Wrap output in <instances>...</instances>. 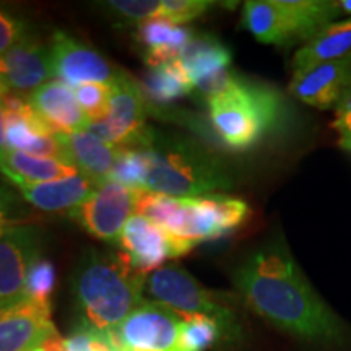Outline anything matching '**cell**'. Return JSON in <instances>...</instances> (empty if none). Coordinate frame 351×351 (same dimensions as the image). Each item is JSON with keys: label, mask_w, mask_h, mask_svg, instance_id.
Returning <instances> with one entry per match:
<instances>
[{"label": "cell", "mask_w": 351, "mask_h": 351, "mask_svg": "<svg viewBox=\"0 0 351 351\" xmlns=\"http://www.w3.org/2000/svg\"><path fill=\"white\" fill-rule=\"evenodd\" d=\"M254 313L320 348L346 345L348 333L298 265L282 234L267 239L232 274Z\"/></svg>", "instance_id": "obj_1"}, {"label": "cell", "mask_w": 351, "mask_h": 351, "mask_svg": "<svg viewBox=\"0 0 351 351\" xmlns=\"http://www.w3.org/2000/svg\"><path fill=\"white\" fill-rule=\"evenodd\" d=\"M147 275L130 265L124 254L88 249L72 276L82 324L109 332L142 304Z\"/></svg>", "instance_id": "obj_2"}, {"label": "cell", "mask_w": 351, "mask_h": 351, "mask_svg": "<svg viewBox=\"0 0 351 351\" xmlns=\"http://www.w3.org/2000/svg\"><path fill=\"white\" fill-rule=\"evenodd\" d=\"M142 150L148 163L143 191L171 197H200L226 191L234 184L221 160L191 137L152 129Z\"/></svg>", "instance_id": "obj_3"}, {"label": "cell", "mask_w": 351, "mask_h": 351, "mask_svg": "<svg viewBox=\"0 0 351 351\" xmlns=\"http://www.w3.org/2000/svg\"><path fill=\"white\" fill-rule=\"evenodd\" d=\"M135 215L150 218L194 249L238 230L247 221L251 208L243 199L225 194L171 197L135 191Z\"/></svg>", "instance_id": "obj_4"}, {"label": "cell", "mask_w": 351, "mask_h": 351, "mask_svg": "<svg viewBox=\"0 0 351 351\" xmlns=\"http://www.w3.org/2000/svg\"><path fill=\"white\" fill-rule=\"evenodd\" d=\"M215 137L231 152L251 150L280 124L283 99L275 88L238 77L225 93L207 101Z\"/></svg>", "instance_id": "obj_5"}, {"label": "cell", "mask_w": 351, "mask_h": 351, "mask_svg": "<svg viewBox=\"0 0 351 351\" xmlns=\"http://www.w3.org/2000/svg\"><path fill=\"white\" fill-rule=\"evenodd\" d=\"M145 289L153 301L161 302L181 317L205 315L221 324L225 333H232L236 317L228 302L218 293L210 291L181 265H163L147 276Z\"/></svg>", "instance_id": "obj_6"}, {"label": "cell", "mask_w": 351, "mask_h": 351, "mask_svg": "<svg viewBox=\"0 0 351 351\" xmlns=\"http://www.w3.org/2000/svg\"><path fill=\"white\" fill-rule=\"evenodd\" d=\"M150 104L145 98L142 86L122 72L112 83V98L108 116L93 122L88 130L96 137L117 148H142L150 134L147 114Z\"/></svg>", "instance_id": "obj_7"}, {"label": "cell", "mask_w": 351, "mask_h": 351, "mask_svg": "<svg viewBox=\"0 0 351 351\" xmlns=\"http://www.w3.org/2000/svg\"><path fill=\"white\" fill-rule=\"evenodd\" d=\"M182 320L161 302L143 301L109 332L119 351H181Z\"/></svg>", "instance_id": "obj_8"}, {"label": "cell", "mask_w": 351, "mask_h": 351, "mask_svg": "<svg viewBox=\"0 0 351 351\" xmlns=\"http://www.w3.org/2000/svg\"><path fill=\"white\" fill-rule=\"evenodd\" d=\"M69 215L93 238L117 244L127 221L135 215V191L109 179Z\"/></svg>", "instance_id": "obj_9"}, {"label": "cell", "mask_w": 351, "mask_h": 351, "mask_svg": "<svg viewBox=\"0 0 351 351\" xmlns=\"http://www.w3.org/2000/svg\"><path fill=\"white\" fill-rule=\"evenodd\" d=\"M41 251L43 234L34 225H15L0 238V311L25 300L26 276Z\"/></svg>", "instance_id": "obj_10"}, {"label": "cell", "mask_w": 351, "mask_h": 351, "mask_svg": "<svg viewBox=\"0 0 351 351\" xmlns=\"http://www.w3.org/2000/svg\"><path fill=\"white\" fill-rule=\"evenodd\" d=\"M116 245L130 265L147 276L161 269L168 258L182 257L192 251L181 239L142 215H134L127 221Z\"/></svg>", "instance_id": "obj_11"}, {"label": "cell", "mask_w": 351, "mask_h": 351, "mask_svg": "<svg viewBox=\"0 0 351 351\" xmlns=\"http://www.w3.org/2000/svg\"><path fill=\"white\" fill-rule=\"evenodd\" d=\"M52 75L70 88L88 83L112 85L122 72L114 69L98 51L78 41L72 34L57 29L51 39Z\"/></svg>", "instance_id": "obj_12"}, {"label": "cell", "mask_w": 351, "mask_h": 351, "mask_svg": "<svg viewBox=\"0 0 351 351\" xmlns=\"http://www.w3.org/2000/svg\"><path fill=\"white\" fill-rule=\"evenodd\" d=\"M351 90V56L293 72L289 93L315 109H335Z\"/></svg>", "instance_id": "obj_13"}, {"label": "cell", "mask_w": 351, "mask_h": 351, "mask_svg": "<svg viewBox=\"0 0 351 351\" xmlns=\"http://www.w3.org/2000/svg\"><path fill=\"white\" fill-rule=\"evenodd\" d=\"M56 333L51 306L23 300L0 311V351H33Z\"/></svg>", "instance_id": "obj_14"}, {"label": "cell", "mask_w": 351, "mask_h": 351, "mask_svg": "<svg viewBox=\"0 0 351 351\" xmlns=\"http://www.w3.org/2000/svg\"><path fill=\"white\" fill-rule=\"evenodd\" d=\"M5 65V80L8 90L16 93H33L52 75L51 44L47 46L36 33L21 39L2 57Z\"/></svg>", "instance_id": "obj_15"}, {"label": "cell", "mask_w": 351, "mask_h": 351, "mask_svg": "<svg viewBox=\"0 0 351 351\" xmlns=\"http://www.w3.org/2000/svg\"><path fill=\"white\" fill-rule=\"evenodd\" d=\"M28 103L57 134H75L91 125L73 88L59 80H49L29 93Z\"/></svg>", "instance_id": "obj_16"}, {"label": "cell", "mask_w": 351, "mask_h": 351, "mask_svg": "<svg viewBox=\"0 0 351 351\" xmlns=\"http://www.w3.org/2000/svg\"><path fill=\"white\" fill-rule=\"evenodd\" d=\"M8 181L19 189L28 204L43 212H70L86 200L96 189L95 184L82 174L49 182H26L19 178H8Z\"/></svg>", "instance_id": "obj_17"}, {"label": "cell", "mask_w": 351, "mask_h": 351, "mask_svg": "<svg viewBox=\"0 0 351 351\" xmlns=\"http://www.w3.org/2000/svg\"><path fill=\"white\" fill-rule=\"evenodd\" d=\"M59 137L67 148L72 163L96 187L111 179L119 148L103 142L90 130L75 132V134L59 132Z\"/></svg>", "instance_id": "obj_18"}, {"label": "cell", "mask_w": 351, "mask_h": 351, "mask_svg": "<svg viewBox=\"0 0 351 351\" xmlns=\"http://www.w3.org/2000/svg\"><path fill=\"white\" fill-rule=\"evenodd\" d=\"M192 36V29L171 23L161 16L143 21L135 29V39L143 47L148 67L179 60V56Z\"/></svg>", "instance_id": "obj_19"}, {"label": "cell", "mask_w": 351, "mask_h": 351, "mask_svg": "<svg viewBox=\"0 0 351 351\" xmlns=\"http://www.w3.org/2000/svg\"><path fill=\"white\" fill-rule=\"evenodd\" d=\"M244 28L262 44L289 46L300 41V34L278 0H249L244 3Z\"/></svg>", "instance_id": "obj_20"}, {"label": "cell", "mask_w": 351, "mask_h": 351, "mask_svg": "<svg viewBox=\"0 0 351 351\" xmlns=\"http://www.w3.org/2000/svg\"><path fill=\"white\" fill-rule=\"evenodd\" d=\"M231 59V51L217 36L210 33H194L179 56V64L194 86V83L202 78L230 69Z\"/></svg>", "instance_id": "obj_21"}, {"label": "cell", "mask_w": 351, "mask_h": 351, "mask_svg": "<svg viewBox=\"0 0 351 351\" xmlns=\"http://www.w3.org/2000/svg\"><path fill=\"white\" fill-rule=\"evenodd\" d=\"M348 56H351V16L348 20L333 21L309 39L295 54L293 72Z\"/></svg>", "instance_id": "obj_22"}, {"label": "cell", "mask_w": 351, "mask_h": 351, "mask_svg": "<svg viewBox=\"0 0 351 351\" xmlns=\"http://www.w3.org/2000/svg\"><path fill=\"white\" fill-rule=\"evenodd\" d=\"M0 173L5 178H19L26 182H49L80 174L69 161L39 158L23 152L8 150L0 160Z\"/></svg>", "instance_id": "obj_23"}, {"label": "cell", "mask_w": 351, "mask_h": 351, "mask_svg": "<svg viewBox=\"0 0 351 351\" xmlns=\"http://www.w3.org/2000/svg\"><path fill=\"white\" fill-rule=\"evenodd\" d=\"M140 86L150 109L152 106H166L173 101L194 93V86L179 60L148 67Z\"/></svg>", "instance_id": "obj_24"}, {"label": "cell", "mask_w": 351, "mask_h": 351, "mask_svg": "<svg viewBox=\"0 0 351 351\" xmlns=\"http://www.w3.org/2000/svg\"><path fill=\"white\" fill-rule=\"evenodd\" d=\"M280 7L295 23L300 39H313L324 28L333 23L341 12L340 2L322 0H278Z\"/></svg>", "instance_id": "obj_25"}, {"label": "cell", "mask_w": 351, "mask_h": 351, "mask_svg": "<svg viewBox=\"0 0 351 351\" xmlns=\"http://www.w3.org/2000/svg\"><path fill=\"white\" fill-rule=\"evenodd\" d=\"M225 328L218 320L205 315L184 317L181 328V351H208L218 343Z\"/></svg>", "instance_id": "obj_26"}, {"label": "cell", "mask_w": 351, "mask_h": 351, "mask_svg": "<svg viewBox=\"0 0 351 351\" xmlns=\"http://www.w3.org/2000/svg\"><path fill=\"white\" fill-rule=\"evenodd\" d=\"M148 173L147 156L142 148H119L112 169V181H117L134 191H143Z\"/></svg>", "instance_id": "obj_27"}, {"label": "cell", "mask_w": 351, "mask_h": 351, "mask_svg": "<svg viewBox=\"0 0 351 351\" xmlns=\"http://www.w3.org/2000/svg\"><path fill=\"white\" fill-rule=\"evenodd\" d=\"M56 288V267L49 258L39 256L29 267L26 276V298L39 304L51 306V296Z\"/></svg>", "instance_id": "obj_28"}, {"label": "cell", "mask_w": 351, "mask_h": 351, "mask_svg": "<svg viewBox=\"0 0 351 351\" xmlns=\"http://www.w3.org/2000/svg\"><path fill=\"white\" fill-rule=\"evenodd\" d=\"M116 20L125 25H140L161 15V2L155 0H111L101 3Z\"/></svg>", "instance_id": "obj_29"}, {"label": "cell", "mask_w": 351, "mask_h": 351, "mask_svg": "<svg viewBox=\"0 0 351 351\" xmlns=\"http://www.w3.org/2000/svg\"><path fill=\"white\" fill-rule=\"evenodd\" d=\"M75 96L83 112L93 122L103 121L108 116L112 98V85L106 83H88L75 88Z\"/></svg>", "instance_id": "obj_30"}, {"label": "cell", "mask_w": 351, "mask_h": 351, "mask_svg": "<svg viewBox=\"0 0 351 351\" xmlns=\"http://www.w3.org/2000/svg\"><path fill=\"white\" fill-rule=\"evenodd\" d=\"M32 33L28 20L12 8L0 5V57Z\"/></svg>", "instance_id": "obj_31"}, {"label": "cell", "mask_w": 351, "mask_h": 351, "mask_svg": "<svg viewBox=\"0 0 351 351\" xmlns=\"http://www.w3.org/2000/svg\"><path fill=\"white\" fill-rule=\"evenodd\" d=\"M213 7L215 2H208V0H165L161 2L160 16L174 25L184 26L189 21L204 16Z\"/></svg>", "instance_id": "obj_32"}, {"label": "cell", "mask_w": 351, "mask_h": 351, "mask_svg": "<svg viewBox=\"0 0 351 351\" xmlns=\"http://www.w3.org/2000/svg\"><path fill=\"white\" fill-rule=\"evenodd\" d=\"M67 351H119L114 343L111 332L80 324L67 339Z\"/></svg>", "instance_id": "obj_33"}, {"label": "cell", "mask_w": 351, "mask_h": 351, "mask_svg": "<svg viewBox=\"0 0 351 351\" xmlns=\"http://www.w3.org/2000/svg\"><path fill=\"white\" fill-rule=\"evenodd\" d=\"M16 207H19V202H16L15 195L12 194V191H8V187H5L0 182V238H2L12 226L16 225Z\"/></svg>", "instance_id": "obj_34"}, {"label": "cell", "mask_w": 351, "mask_h": 351, "mask_svg": "<svg viewBox=\"0 0 351 351\" xmlns=\"http://www.w3.org/2000/svg\"><path fill=\"white\" fill-rule=\"evenodd\" d=\"M333 129L339 134L340 142H351V90L335 108Z\"/></svg>", "instance_id": "obj_35"}, {"label": "cell", "mask_w": 351, "mask_h": 351, "mask_svg": "<svg viewBox=\"0 0 351 351\" xmlns=\"http://www.w3.org/2000/svg\"><path fill=\"white\" fill-rule=\"evenodd\" d=\"M8 152L7 138H5V111H3L2 104H0V160Z\"/></svg>", "instance_id": "obj_36"}, {"label": "cell", "mask_w": 351, "mask_h": 351, "mask_svg": "<svg viewBox=\"0 0 351 351\" xmlns=\"http://www.w3.org/2000/svg\"><path fill=\"white\" fill-rule=\"evenodd\" d=\"M7 93H10V90H8L5 80H3V75H2V73H0V101H2V98Z\"/></svg>", "instance_id": "obj_37"}, {"label": "cell", "mask_w": 351, "mask_h": 351, "mask_svg": "<svg viewBox=\"0 0 351 351\" xmlns=\"http://www.w3.org/2000/svg\"><path fill=\"white\" fill-rule=\"evenodd\" d=\"M340 8L341 12H346L351 15V0H343V2H340Z\"/></svg>", "instance_id": "obj_38"}, {"label": "cell", "mask_w": 351, "mask_h": 351, "mask_svg": "<svg viewBox=\"0 0 351 351\" xmlns=\"http://www.w3.org/2000/svg\"><path fill=\"white\" fill-rule=\"evenodd\" d=\"M339 145L341 148H343L345 152H348L350 155H351V142H339Z\"/></svg>", "instance_id": "obj_39"}, {"label": "cell", "mask_w": 351, "mask_h": 351, "mask_svg": "<svg viewBox=\"0 0 351 351\" xmlns=\"http://www.w3.org/2000/svg\"><path fill=\"white\" fill-rule=\"evenodd\" d=\"M0 73H5V65H3V62H2V59H0Z\"/></svg>", "instance_id": "obj_40"}, {"label": "cell", "mask_w": 351, "mask_h": 351, "mask_svg": "<svg viewBox=\"0 0 351 351\" xmlns=\"http://www.w3.org/2000/svg\"><path fill=\"white\" fill-rule=\"evenodd\" d=\"M33 351H39V350H38V348H36V350H33Z\"/></svg>", "instance_id": "obj_41"}]
</instances>
